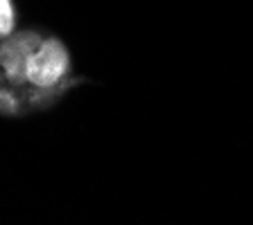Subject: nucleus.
<instances>
[{
	"label": "nucleus",
	"mask_w": 253,
	"mask_h": 225,
	"mask_svg": "<svg viewBox=\"0 0 253 225\" xmlns=\"http://www.w3.org/2000/svg\"><path fill=\"white\" fill-rule=\"evenodd\" d=\"M68 70V52L57 38H47L41 43L27 65V79L39 88L54 86Z\"/></svg>",
	"instance_id": "1"
},
{
	"label": "nucleus",
	"mask_w": 253,
	"mask_h": 225,
	"mask_svg": "<svg viewBox=\"0 0 253 225\" xmlns=\"http://www.w3.org/2000/svg\"><path fill=\"white\" fill-rule=\"evenodd\" d=\"M41 36L37 32H18L16 36H9L0 45V65L5 68L7 77L14 84H23L27 79V65L41 47Z\"/></svg>",
	"instance_id": "2"
},
{
	"label": "nucleus",
	"mask_w": 253,
	"mask_h": 225,
	"mask_svg": "<svg viewBox=\"0 0 253 225\" xmlns=\"http://www.w3.org/2000/svg\"><path fill=\"white\" fill-rule=\"evenodd\" d=\"M14 30V9L9 0H0V36H7Z\"/></svg>",
	"instance_id": "3"
},
{
	"label": "nucleus",
	"mask_w": 253,
	"mask_h": 225,
	"mask_svg": "<svg viewBox=\"0 0 253 225\" xmlns=\"http://www.w3.org/2000/svg\"><path fill=\"white\" fill-rule=\"evenodd\" d=\"M0 110L2 113H14L16 110V99L5 90H0Z\"/></svg>",
	"instance_id": "4"
}]
</instances>
